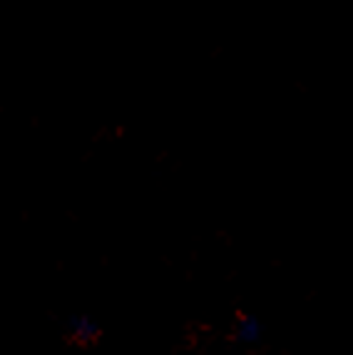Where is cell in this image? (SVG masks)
Instances as JSON below:
<instances>
[{
    "mask_svg": "<svg viewBox=\"0 0 353 355\" xmlns=\"http://www.w3.org/2000/svg\"><path fill=\"white\" fill-rule=\"evenodd\" d=\"M242 336L244 338H256V323H254V320H244Z\"/></svg>",
    "mask_w": 353,
    "mask_h": 355,
    "instance_id": "cell-1",
    "label": "cell"
}]
</instances>
